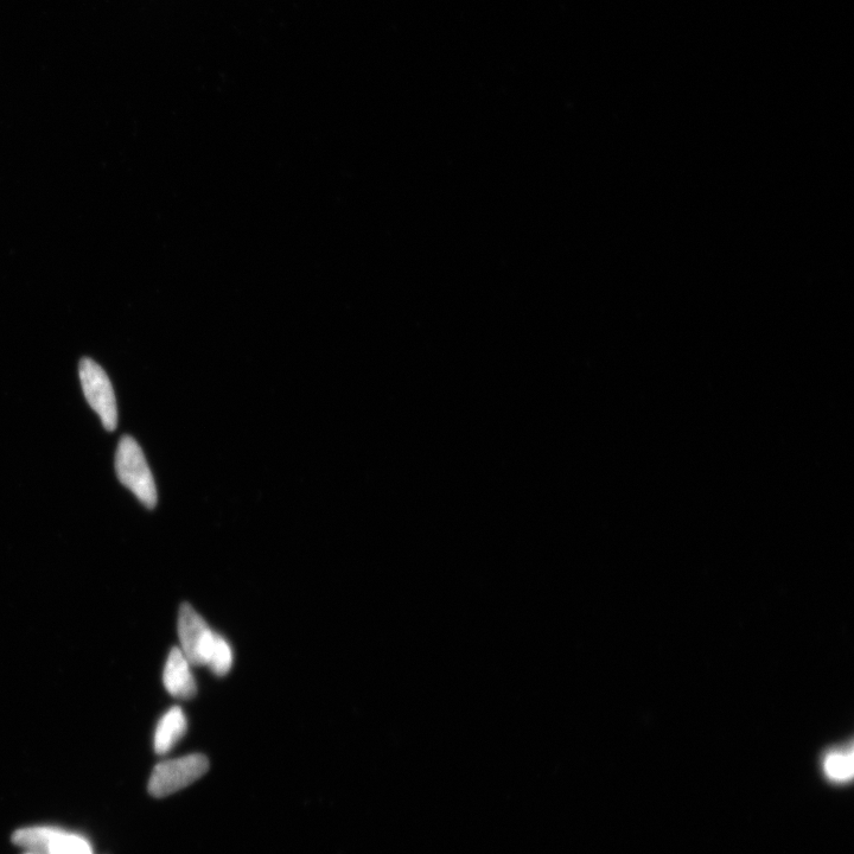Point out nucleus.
Segmentation results:
<instances>
[{"instance_id":"obj_3","label":"nucleus","mask_w":854,"mask_h":854,"mask_svg":"<svg viewBox=\"0 0 854 854\" xmlns=\"http://www.w3.org/2000/svg\"><path fill=\"white\" fill-rule=\"evenodd\" d=\"M79 375L88 404L99 414L107 431H114L118 425V407L116 394L110 378L97 362L84 358L80 361Z\"/></svg>"},{"instance_id":"obj_8","label":"nucleus","mask_w":854,"mask_h":854,"mask_svg":"<svg viewBox=\"0 0 854 854\" xmlns=\"http://www.w3.org/2000/svg\"><path fill=\"white\" fill-rule=\"evenodd\" d=\"M44 854H93V850L84 837L55 828Z\"/></svg>"},{"instance_id":"obj_4","label":"nucleus","mask_w":854,"mask_h":854,"mask_svg":"<svg viewBox=\"0 0 854 854\" xmlns=\"http://www.w3.org/2000/svg\"><path fill=\"white\" fill-rule=\"evenodd\" d=\"M178 636L190 665L207 666L216 634L188 603L182 604L178 615Z\"/></svg>"},{"instance_id":"obj_6","label":"nucleus","mask_w":854,"mask_h":854,"mask_svg":"<svg viewBox=\"0 0 854 854\" xmlns=\"http://www.w3.org/2000/svg\"><path fill=\"white\" fill-rule=\"evenodd\" d=\"M188 730V720L180 706L172 707L159 720L155 734V751L165 755L181 741Z\"/></svg>"},{"instance_id":"obj_1","label":"nucleus","mask_w":854,"mask_h":854,"mask_svg":"<svg viewBox=\"0 0 854 854\" xmlns=\"http://www.w3.org/2000/svg\"><path fill=\"white\" fill-rule=\"evenodd\" d=\"M116 471L121 484L129 488L146 508L157 505V488L148 461L139 444L130 436L120 439L116 454Z\"/></svg>"},{"instance_id":"obj_9","label":"nucleus","mask_w":854,"mask_h":854,"mask_svg":"<svg viewBox=\"0 0 854 854\" xmlns=\"http://www.w3.org/2000/svg\"><path fill=\"white\" fill-rule=\"evenodd\" d=\"M55 828L53 827H28L18 830L12 836V841L17 846L24 847L30 853L44 854L50 839H52Z\"/></svg>"},{"instance_id":"obj_11","label":"nucleus","mask_w":854,"mask_h":854,"mask_svg":"<svg viewBox=\"0 0 854 854\" xmlns=\"http://www.w3.org/2000/svg\"><path fill=\"white\" fill-rule=\"evenodd\" d=\"M28 854H35V853H28Z\"/></svg>"},{"instance_id":"obj_2","label":"nucleus","mask_w":854,"mask_h":854,"mask_svg":"<svg viewBox=\"0 0 854 854\" xmlns=\"http://www.w3.org/2000/svg\"><path fill=\"white\" fill-rule=\"evenodd\" d=\"M209 770V761L205 755L193 754L158 763L152 771L149 781V793L155 798L180 792L193 785Z\"/></svg>"},{"instance_id":"obj_7","label":"nucleus","mask_w":854,"mask_h":854,"mask_svg":"<svg viewBox=\"0 0 854 854\" xmlns=\"http://www.w3.org/2000/svg\"><path fill=\"white\" fill-rule=\"evenodd\" d=\"M822 770L828 781L844 785L852 780L854 774V760L851 749L834 750L828 752L822 761Z\"/></svg>"},{"instance_id":"obj_5","label":"nucleus","mask_w":854,"mask_h":854,"mask_svg":"<svg viewBox=\"0 0 854 854\" xmlns=\"http://www.w3.org/2000/svg\"><path fill=\"white\" fill-rule=\"evenodd\" d=\"M163 683L172 697L189 700L197 693L196 680L190 662L180 648L171 650L164 667Z\"/></svg>"},{"instance_id":"obj_10","label":"nucleus","mask_w":854,"mask_h":854,"mask_svg":"<svg viewBox=\"0 0 854 854\" xmlns=\"http://www.w3.org/2000/svg\"><path fill=\"white\" fill-rule=\"evenodd\" d=\"M207 666L218 677H223L231 671L233 666V650L222 636L216 634L212 652H210Z\"/></svg>"}]
</instances>
